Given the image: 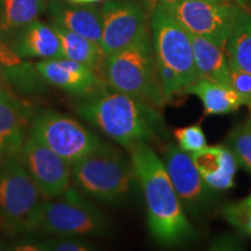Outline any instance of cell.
Listing matches in <instances>:
<instances>
[{"mask_svg":"<svg viewBox=\"0 0 251 251\" xmlns=\"http://www.w3.org/2000/svg\"><path fill=\"white\" fill-rule=\"evenodd\" d=\"M127 150L147 205L150 234L164 246H175L191 240L194 236L193 228L163 159L144 141L129 144Z\"/></svg>","mask_w":251,"mask_h":251,"instance_id":"6da1fadb","label":"cell"},{"mask_svg":"<svg viewBox=\"0 0 251 251\" xmlns=\"http://www.w3.org/2000/svg\"><path fill=\"white\" fill-rule=\"evenodd\" d=\"M76 111L126 148L137 141L150 142L164 135L158 108L107 87L78 103Z\"/></svg>","mask_w":251,"mask_h":251,"instance_id":"7a4b0ae2","label":"cell"},{"mask_svg":"<svg viewBox=\"0 0 251 251\" xmlns=\"http://www.w3.org/2000/svg\"><path fill=\"white\" fill-rule=\"evenodd\" d=\"M101 76L112 90L128 94L157 108L165 106L150 34L120 51L105 56Z\"/></svg>","mask_w":251,"mask_h":251,"instance_id":"3957f363","label":"cell"},{"mask_svg":"<svg viewBox=\"0 0 251 251\" xmlns=\"http://www.w3.org/2000/svg\"><path fill=\"white\" fill-rule=\"evenodd\" d=\"M71 174L72 180L84 193L109 203L127 200L137 181L130 159L103 143L75 163Z\"/></svg>","mask_w":251,"mask_h":251,"instance_id":"277c9868","label":"cell"},{"mask_svg":"<svg viewBox=\"0 0 251 251\" xmlns=\"http://www.w3.org/2000/svg\"><path fill=\"white\" fill-rule=\"evenodd\" d=\"M41 197L20 157L0 163V229L14 235L39 231Z\"/></svg>","mask_w":251,"mask_h":251,"instance_id":"5b68a950","label":"cell"},{"mask_svg":"<svg viewBox=\"0 0 251 251\" xmlns=\"http://www.w3.org/2000/svg\"><path fill=\"white\" fill-rule=\"evenodd\" d=\"M107 229L102 213L72 187L42 203L40 230L47 234L83 237L103 234Z\"/></svg>","mask_w":251,"mask_h":251,"instance_id":"8992f818","label":"cell"},{"mask_svg":"<svg viewBox=\"0 0 251 251\" xmlns=\"http://www.w3.org/2000/svg\"><path fill=\"white\" fill-rule=\"evenodd\" d=\"M161 4L187 33L207 37L225 48L243 11L230 1L216 0H162Z\"/></svg>","mask_w":251,"mask_h":251,"instance_id":"52a82bcc","label":"cell"},{"mask_svg":"<svg viewBox=\"0 0 251 251\" xmlns=\"http://www.w3.org/2000/svg\"><path fill=\"white\" fill-rule=\"evenodd\" d=\"M149 24L155 58L170 67L187 90L200 78L190 35L162 4L153 8Z\"/></svg>","mask_w":251,"mask_h":251,"instance_id":"ba28073f","label":"cell"},{"mask_svg":"<svg viewBox=\"0 0 251 251\" xmlns=\"http://www.w3.org/2000/svg\"><path fill=\"white\" fill-rule=\"evenodd\" d=\"M30 133L71 166L101 144L96 135L74 118L54 111L35 115Z\"/></svg>","mask_w":251,"mask_h":251,"instance_id":"9c48e42d","label":"cell"},{"mask_svg":"<svg viewBox=\"0 0 251 251\" xmlns=\"http://www.w3.org/2000/svg\"><path fill=\"white\" fill-rule=\"evenodd\" d=\"M163 162L184 211L194 218L205 216L214 203V191L203 181L191 153L169 146L163 152Z\"/></svg>","mask_w":251,"mask_h":251,"instance_id":"30bf717a","label":"cell"},{"mask_svg":"<svg viewBox=\"0 0 251 251\" xmlns=\"http://www.w3.org/2000/svg\"><path fill=\"white\" fill-rule=\"evenodd\" d=\"M100 47L105 56L127 48L150 34V24L143 9L128 0H109L101 8Z\"/></svg>","mask_w":251,"mask_h":251,"instance_id":"8fae6325","label":"cell"},{"mask_svg":"<svg viewBox=\"0 0 251 251\" xmlns=\"http://www.w3.org/2000/svg\"><path fill=\"white\" fill-rule=\"evenodd\" d=\"M43 199H52L71 187V165L29 131L20 155Z\"/></svg>","mask_w":251,"mask_h":251,"instance_id":"7c38bea8","label":"cell"},{"mask_svg":"<svg viewBox=\"0 0 251 251\" xmlns=\"http://www.w3.org/2000/svg\"><path fill=\"white\" fill-rule=\"evenodd\" d=\"M18 94L0 85V163L20 157L35 118L33 107Z\"/></svg>","mask_w":251,"mask_h":251,"instance_id":"4fadbf2b","label":"cell"},{"mask_svg":"<svg viewBox=\"0 0 251 251\" xmlns=\"http://www.w3.org/2000/svg\"><path fill=\"white\" fill-rule=\"evenodd\" d=\"M35 64L47 84L74 96L89 98L107 87L99 72L81 63L58 57L41 59Z\"/></svg>","mask_w":251,"mask_h":251,"instance_id":"5bb4252c","label":"cell"},{"mask_svg":"<svg viewBox=\"0 0 251 251\" xmlns=\"http://www.w3.org/2000/svg\"><path fill=\"white\" fill-rule=\"evenodd\" d=\"M51 24L99 43L101 39V11L91 4H76L68 0H50L47 5Z\"/></svg>","mask_w":251,"mask_h":251,"instance_id":"9a60e30c","label":"cell"},{"mask_svg":"<svg viewBox=\"0 0 251 251\" xmlns=\"http://www.w3.org/2000/svg\"><path fill=\"white\" fill-rule=\"evenodd\" d=\"M193 163L207 186L214 192L229 190L235 186L237 162L225 144L206 146L191 153Z\"/></svg>","mask_w":251,"mask_h":251,"instance_id":"2e32d148","label":"cell"},{"mask_svg":"<svg viewBox=\"0 0 251 251\" xmlns=\"http://www.w3.org/2000/svg\"><path fill=\"white\" fill-rule=\"evenodd\" d=\"M4 41L23 58L41 61L62 57L61 43L54 28L39 19L14 31Z\"/></svg>","mask_w":251,"mask_h":251,"instance_id":"e0dca14e","label":"cell"},{"mask_svg":"<svg viewBox=\"0 0 251 251\" xmlns=\"http://www.w3.org/2000/svg\"><path fill=\"white\" fill-rule=\"evenodd\" d=\"M46 84L35 63L19 56L7 42L0 39V85L27 94L39 92Z\"/></svg>","mask_w":251,"mask_h":251,"instance_id":"ac0fdd59","label":"cell"},{"mask_svg":"<svg viewBox=\"0 0 251 251\" xmlns=\"http://www.w3.org/2000/svg\"><path fill=\"white\" fill-rule=\"evenodd\" d=\"M194 62L200 78H206L222 85L230 86L229 63L225 47L207 37L191 34Z\"/></svg>","mask_w":251,"mask_h":251,"instance_id":"d6986e66","label":"cell"},{"mask_svg":"<svg viewBox=\"0 0 251 251\" xmlns=\"http://www.w3.org/2000/svg\"><path fill=\"white\" fill-rule=\"evenodd\" d=\"M196 94L202 102L206 115H221L235 112L244 105V100L231 86L222 85L206 78H199L186 90Z\"/></svg>","mask_w":251,"mask_h":251,"instance_id":"ffe728a7","label":"cell"},{"mask_svg":"<svg viewBox=\"0 0 251 251\" xmlns=\"http://www.w3.org/2000/svg\"><path fill=\"white\" fill-rule=\"evenodd\" d=\"M57 34L61 43L62 57L75 61L93 69L101 75V68L105 55L99 43L91 41L85 36L74 33L55 24H50ZM102 77V76H101Z\"/></svg>","mask_w":251,"mask_h":251,"instance_id":"44dd1931","label":"cell"},{"mask_svg":"<svg viewBox=\"0 0 251 251\" xmlns=\"http://www.w3.org/2000/svg\"><path fill=\"white\" fill-rule=\"evenodd\" d=\"M47 11L45 0H1L0 39L5 40L39 19Z\"/></svg>","mask_w":251,"mask_h":251,"instance_id":"7402d4cb","label":"cell"},{"mask_svg":"<svg viewBox=\"0 0 251 251\" xmlns=\"http://www.w3.org/2000/svg\"><path fill=\"white\" fill-rule=\"evenodd\" d=\"M228 63L251 74V15L242 11L226 43Z\"/></svg>","mask_w":251,"mask_h":251,"instance_id":"603a6c76","label":"cell"},{"mask_svg":"<svg viewBox=\"0 0 251 251\" xmlns=\"http://www.w3.org/2000/svg\"><path fill=\"white\" fill-rule=\"evenodd\" d=\"M225 146L234 155L237 165L251 175V118L229 133Z\"/></svg>","mask_w":251,"mask_h":251,"instance_id":"cb8c5ba5","label":"cell"},{"mask_svg":"<svg viewBox=\"0 0 251 251\" xmlns=\"http://www.w3.org/2000/svg\"><path fill=\"white\" fill-rule=\"evenodd\" d=\"M222 215L236 230L251 236V194L238 201L227 203L222 208Z\"/></svg>","mask_w":251,"mask_h":251,"instance_id":"d4e9b609","label":"cell"},{"mask_svg":"<svg viewBox=\"0 0 251 251\" xmlns=\"http://www.w3.org/2000/svg\"><path fill=\"white\" fill-rule=\"evenodd\" d=\"M156 69L165 102H170L183 93H186L183 81L170 67L156 59Z\"/></svg>","mask_w":251,"mask_h":251,"instance_id":"484cf974","label":"cell"},{"mask_svg":"<svg viewBox=\"0 0 251 251\" xmlns=\"http://www.w3.org/2000/svg\"><path fill=\"white\" fill-rule=\"evenodd\" d=\"M174 135L179 143V148L184 151L192 153L207 146L205 133L200 125H191L187 127L178 128L174 131Z\"/></svg>","mask_w":251,"mask_h":251,"instance_id":"4316f807","label":"cell"},{"mask_svg":"<svg viewBox=\"0 0 251 251\" xmlns=\"http://www.w3.org/2000/svg\"><path fill=\"white\" fill-rule=\"evenodd\" d=\"M40 251H89L92 250L90 243L76 236H55L40 241Z\"/></svg>","mask_w":251,"mask_h":251,"instance_id":"83f0119b","label":"cell"},{"mask_svg":"<svg viewBox=\"0 0 251 251\" xmlns=\"http://www.w3.org/2000/svg\"><path fill=\"white\" fill-rule=\"evenodd\" d=\"M230 86L244 100V105L251 109V74L229 64Z\"/></svg>","mask_w":251,"mask_h":251,"instance_id":"f1b7e54d","label":"cell"},{"mask_svg":"<svg viewBox=\"0 0 251 251\" xmlns=\"http://www.w3.org/2000/svg\"><path fill=\"white\" fill-rule=\"evenodd\" d=\"M9 250L18 251H40L39 242H31V241H23V242L15 243L13 248Z\"/></svg>","mask_w":251,"mask_h":251,"instance_id":"f546056e","label":"cell"},{"mask_svg":"<svg viewBox=\"0 0 251 251\" xmlns=\"http://www.w3.org/2000/svg\"><path fill=\"white\" fill-rule=\"evenodd\" d=\"M68 1L76 2V4H94V2H99L101 0H68Z\"/></svg>","mask_w":251,"mask_h":251,"instance_id":"4dcf8cb0","label":"cell"},{"mask_svg":"<svg viewBox=\"0 0 251 251\" xmlns=\"http://www.w3.org/2000/svg\"><path fill=\"white\" fill-rule=\"evenodd\" d=\"M9 249L8 246H6V243L2 240H0V251L1 250H7Z\"/></svg>","mask_w":251,"mask_h":251,"instance_id":"1f68e13d","label":"cell"},{"mask_svg":"<svg viewBox=\"0 0 251 251\" xmlns=\"http://www.w3.org/2000/svg\"><path fill=\"white\" fill-rule=\"evenodd\" d=\"M0 19H1V0H0Z\"/></svg>","mask_w":251,"mask_h":251,"instance_id":"d6a6232c","label":"cell"},{"mask_svg":"<svg viewBox=\"0 0 251 251\" xmlns=\"http://www.w3.org/2000/svg\"><path fill=\"white\" fill-rule=\"evenodd\" d=\"M216 1H230V0H216Z\"/></svg>","mask_w":251,"mask_h":251,"instance_id":"836d02e7","label":"cell"}]
</instances>
